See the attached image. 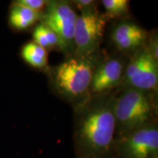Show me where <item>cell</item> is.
Returning a JSON list of instances; mask_svg holds the SVG:
<instances>
[{"instance_id": "obj_6", "label": "cell", "mask_w": 158, "mask_h": 158, "mask_svg": "<svg viewBox=\"0 0 158 158\" xmlns=\"http://www.w3.org/2000/svg\"><path fill=\"white\" fill-rule=\"evenodd\" d=\"M113 149L119 158H157V125L151 123L118 136L114 141Z\"/></svg>"}, {"instance_id": "obj_14", "label": "cell", "mask_w": 158, "mask_h": 158, "mask_svg": "<svg viewBox=\"0 0 158 158\" xmlns=\"http://www.w3.org/2000/svg\"><path fill=\"white\" fill-rule=\"evenodd\" d=\"M16 2L37 13H42L48 3V1L45 0H19Z\"/></svg>"}, {"instance_id": "obj_2", "label": "cell", "mask_w": 158, "mask_h": 158, "mask_svg": "<svg viewBox=\"0 0 158 158\" xmlns=\"http://www.w3.org/2000/svg\"><path fill=\"white\" fill-rule=\"evenodd\" d=\"M98 63L94 56L69 57L51 70V84L63 98L81 103L90 94L92 76Z\"/></svg>"}, {"instance_id": "obj_8", "label": "cell", "mask_w": 158, "mask_h": 158, "mask_svg": "<svg viewBox=\"0 0 158 158\" xmlns=\"http://www.w3.org/2000/svg\"><path fill=\"white\" fill-rule=\"evenodd\" d=\"M124 64L121 59L110 58L98 62L94 69L90 86V94H107L122 85Z\"/></svg>"}, {"instance_id": "obj_4", "label": "cell", "mask_w": 158, "mask_h": 158, "mask_svg": "<svg viewBox=\"0 0 158 158\" xmlns=\"http://www.w3.org/2000/svg\"><path fill=\"white\" fill-rule=\"evenodd\" d=\"M77 15L70 4L64 1H48L41 13V23L51 29L59 40V48L74 54V33Z\"/></svg>"}, {"instance_id": "obj_3", "label": "cell", "mask_w": 158, "mask_h": 158, "mask_svg": "<svg viewBox=\"0 0 158 158\" xmlns=\"http://www.w3.org/2000/svg\"><path fill=\"white\" fill-rule=\"evenodd\" d=\"M112 108L118 136L152 123L155 114L151 92L130 87H124L117 95L112 96Z\"/></svg>"}, {"instance_id": "obj_12", "label": "cell", "mask_w": 158, "mask_h": 158, "mask_svg": "<svg viewBox=\"0 0 158 158\" xmlns=\"http://www.w3.org/2000/svg\"><path fill=\"white\" fill-rule=\"evenodd\" d=\"M33 42L45 50L59 47V40L56 35L43 23L37 25L33 31Z\"/></svg>"}, {"instance_id": "obj_5", "label": "cell", "mask_w": 158, "mask_h": 158, "mask_svg": "<svg viewBox=\"0 0 158 158\" xmlns=\"http://www.w3.org/2000/svg\"><path fill=\"white\" fill-rule=\"evenodd\" d=\"M106 18L93 7L77 15L74 33V56H94L103 37Z\"/></svg>"}, {"instance_id": "obj_11", "label": "cell", "mask_w": 158, "mask_h": 158, "mask_svg": "<svg viewBox=\"0 0 158 158\" xmlns=\"http://www.w3.org/2000/svg\"><path fill=\"white\" fill-rule=\"evenodd\" d=\"M21 56L33 68H44L48 64L47 51L34 42L27 43L23 45L21 49Z\"/></svg>"}, {"instance_id": "obj_13", "label": "cell", "mask_w": 158, "mask_h": 158, "mask_svg": "<svg viewBox=\"0 0 158 158\" xmlns=\"http://www.w3.org/2000/svg\"><path fill=\"white\" fill-rule=\"evenodd\" d=\"M102 4L106 14L110 17L121 16L127 13L129 8V1L127 0H103Z\"/></svg>"}, {"instance_id": "obj_10", "label": "cell", "mask_w": 158, "mask_h": 158, "mask_svg": "<svg viewBox=\"0 0 158 158\" xmlns=\"http://www.w3.org/2000/svg\"><path fill=\"white\" fill-rule=\"evenodd\" d=\"M40 15L41 13H37L15 2L10 10L9 22L17 30H25L40 20Z\"/></svg>"}, {"instance_id": "obj_16", "label": "cell", "mask_w": 158, "mask_h": 158, "mask_svg": "<svg viewBox=\"0 0 158 158\" xmlns=\"http://www.w3.org/2000/svg\"><path fill=\"white\" fill-rule=\"evenodd\" d=\"M147 49L149 50L150 54H152V56L154 57V59L158 62V52H157L158 48H157V37H152V40L150 41L149 48H147Z\"/></svg>"}, {"instance_id": "obj_7", "label": "cell", "mask_w": 158, "mask_h": 158, "mask_svg": "<svg viewBox=\"0 0 158 158\" xmlns=\"http://www.w3.org/2000/svg\"><path fill=\"white\" fill-rule=\"evenodd\" d=\"M157 83L158 62L143 46L134 53L124 69L122 85L151 92L157 89Z\"/></svg>"}, {"instance_id": "obj_1", "label": "cell", "mask_w": 158, "mask_h": 158, "mask_svg": "<svg viewBox=\"0 0 158 158\" xmlns=\"http://www.w3.org/2000/svg\"><path fill=\"white\" fill-rule=\"evenodd\" d=\"M116 121L112 96L95 95L79 104L75 143L81 158H105L113 149Z\"/></svg>"}, {"instance_id": "obj_15", "label": "cell", "mask_w": 158, "mask_h": 158, "mask_svg": "<svg viewBox=\"0 0 158 158\" xmlns=\"http://www.w3.org/2000/svg\"><path fill=\"white\" fill-rule=\"evenodd\" d=\"M95 2L92 1V0H78V1H74V4H76L78 9L81 10H86L91 8H93Z\"/></svg>"}, {"instance_id": "obj_9", "label": "cell", "mask_w": 158, "mask_h": 158, "mask_svg": "<svg viewBox=\"0 0 158 158\" xmlns=\"http://www.w3.org/2000/svg\"><path fill=\"white\" fill-rule=\"evenodd\" d=\"M147 32L133 22H122L116 26L111 33V40L117 48L133 54L143 48L147 40Z\"/></svg>"}]
</instances>
